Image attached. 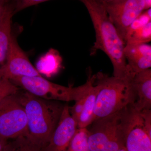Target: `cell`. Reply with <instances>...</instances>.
I'll use <instances>...</instances> for the list:
<instances>
[{
    "label": "cell",
    "mask_w": 151,
    "mask_h": 151,
    "mask_svg": "<svg viewBox=\"0 0 151 151\" xmlns=\"http://www.w3.org/2000/svg\"><path fill=\"white\" fill-rule=\"evenodd\" d=\"M146 4V10L151 8V0H145Z\"/></svg>",
    "instance_id": "25"
},
{
    "label": "cell",
    "mask_w": 151,
    "mask_h": 151,
    "mask_svg": "<svg viewBox=\"0 0 151 151\" xmlns=\"http://www.w3.org/2000/svg\"><path fill=\"white\" fill-rule=\"evenodd\" d=\"M2 74V77L10 80L19 76H42L30 62L27 55L19 46L13 34Z\"/></svg>",
    "instance_id": "9"
},
{
    "label": "cell",
    "mask_w": 151,
    "mask_h": 151,
    "mask_svg": "<svg viewBox=\"0 0 151 151\" xmlns=\"http://www.w3.org/2000/svg\"><path fill=\"white\" fill-rule=\"evenodd\" d=\"M86 94L81 99L76 101L75 105H73L70 110V114L72 118L74 119L76 122H77V123L84 109Z\"/></svg>",
    "instance_id": "21"
},
{
    "label": "cell",
    "mask_w": 151,
    "mask_h": 151,
    "mask_svg": "<svg viewBox=\"0 0 151 151\" xmlns=\"http://www.w3.org/2000/svg\"><path fill=\"white\" fill-rule=\"evenodd\" d=\"M98 89L99 87L94 81L93 75V81L86 94L84 109L77 122L78 129L87 128L94 122V111Z\"/></svg>",
    "instance_id": "14"
},
{
    "label": "cell",
    "mask_w": 151,
    "mask_h": 151,
    "mask_svg": "<svg viewBox=\"0 0 151 151\" xmlns=\"http://www.w3.org/2000/svg\"><path fill=\"white\" fill-rule=\"evenodd\" d=\"M93 80L89 74L86 83L78 87H67L48 81L42 76H19L11 81L29 93L45 100L69 102L81 99L86 95Z\"/></svg>",
    "instance_id": "5"
},
{
    "label": "cell",
    "mask_w": 151,
    "mask_h": 151,
    "mask_svg": "<svg viewBox=\"0 0 151 151\" xmlns=\"http://www.w3.org/2000/svg\"><path fill=\"white\" fill-rule=\"evenodd\" d=\"M151 40V22L137 28L129 33L125 39V44L149 43Z\"/></svg>",
    "instance_id": "16"
},
{
    "label": "cell",
    "mask_w": 151,
    "mask_h": 151,
    "mask_svg": "<svg viewBox=\"0 0 151 151\" xmlns=\"http://www.w3.org/2000/svg\"><path fill=\"white\" fill-rule=\"evenodd\" d=\"M124 54L130 72L135 74L151 67V46L147 44H125Z\"/></svg>",
    "instance_id": "11"
},
{
    "label": "cell",
    "mask_w": 151,
    "mask_h": 151,
    "mask_svg": "<svg viewBox=\"0 0 151 151\" xmlns=\"http://www.w3.org/2000/svg\"><path fill=\"white\" fill-rule=\"evenodd\" d=\"M62 62V58L58 52L51 49L39 60L36 69L41 75L51 77L58 73L61 68Z\"/></svg>",
    "instance_id": "15"
},
{
    "label": "cell",
    "mask_w": 151,
    "mask_h": 151,
    "mask_svg": "<svg viewBox=\"0 0 151 151\" xmlns=\"http://www.w3.org/2000/svg\"><path fill=\"white\" fill-rule=\"evenodd\" d=\"M5 139V138H3V137H2L0 135V139Z\"/></svg>",
    "instance_id": "28"
},
{
    "label": "cell",
    "mask_w": 151,
    "mask_h": 151,
    "mask_svg": "<svg viewBox=\"0 0 151 151\" xmlns=\"http://www.w3.org/2000/svg\"><path fill=\"white\" fill-rule=\"evenodd\" d=\"M17 96L27 118L26 137L36 145L45 148L58 124L64 106L57 101L42 99L27 92Z\"/></svg>",
    "instance_id": "2"
},
{
    "label": "cell",
    "mask_w": 151,
    "mask_h": 151,
    "mask_svg": "<svg viewBox=\"0 0 151 151\" xmlns=\"http://www.w3.org/2000/svg\"><path fill=\"white\" fill-rule=\"evenodd\" d=\"M19 90L17 86L7 78L0 79V102L5 97L17 94Z\"/></svg>",
    "instance_id": "19"
},
{
    "label": "cell",
    "mask_w": 151,
    "mask_h": 151,
    "mask_svg": "<svg viewBox=\"0 0 151 151\" xmlns=\"http://www.w3.org/2000/svg\"><path fill=\"white\" fill-rule=\"evenodd\" d=\"M101 3H105L107 2L110 1H113V0H99Z\"/></svg>",
    "instance_id": "26"
},
{
    "label": "cell",
    "mask_w": 151,
    "mask_h": 151,
    "mask_svg": "<svg viewBox=\"0 0 151 151\" xmlns=\"http://www.w3.org/2000/svg\"><path fill=\"white\" fill-rule=\"evenodd\" d=\"M94 81L99 87L94 120L116 113L128 105L134 104L136 94L131 78L109 76L99 72L94 74Z\"/></svg>",
    "instance_id": "3"
},
{
    "label": "cell",
    "mask_w": 151,
    "mask_h": 151,
    "mask_svg": "<svg viewBox=\"0 0 151 151\" xmlns=\"http://www.w3.org/2000/svg\"><path fill=\"white\" fill-rule=\"evenodd\" d=\"M28 134L27 118L16 94L0 102V135L8 140Z\"/></svg>",
    "instance_id": "6"
},
{
    "label": "cell",
    "mask_w": 151,
    "mask_h": 151,
    "mask_svg": "<svg viewBox=\"0 0 151 151\" xmlns=\"http://www.w3.org/2000/svg\"><path fill=\"white\" fill-rule=\"evenodd\" d=\"M77 128L68 105H64L58 124L53 132L45 151H67Z\"/></svg>",
    "instance_id": "10"
},
{
    "label": "cell",
    "mask_w": 151,
    "mask_h": 151,
    "mask_svg": "<svg viewBox=\"0 0 151 151\" xmlns=\"http://www.w3.org/2000/svg\"><path fill=\"white\" fill-rule=\"evenodd\" d=\"M13 4L10 3L0 19V79L5 64L12 33V17L14 13Z\"/></svg>",
    "instance_id": "13"
},
{
    "label": "cell",
    "mask_w": 151,
    "mask_h": 151,
    "mask_svg": "<svg viewBox=\"0 0 151 151\" xmlns=\"http://www.w3.org/2000/svg\"><path fill=\"white\" fill-rule=\"evenodd\" d=\"M131 105L110 116L96 119L87 130L91 151H118L125 147L126 129Z\"/></svg>",
    "instance_id": "4"
},
{
    "label": "cell",
    "mask_w": 151,
    "mask_h": 151,
    "mask_svg": "<svg viewBox=\"0 0 151 151\" xmlns=\"http://www.w3.org/2000/svg\"><path fill=\"white\" fill-rule=\"evenodd\" d=\"M6 1H7L9 2H11V1H12V0H6Z\"/></svg>",
    "instance_id": "29"
},
{
    "label": "cell",
    "mask_w": 151,
    "mask_h": 151,
    "mask_svg": "<svg viewBox=\"0 0 151 151\" xmlns=\"http://www.w3.org/2000/svg\"><path fill=\"white\" fill-rule=\"evenodd\" d=\"M10 3L11 2L7 1L6 0H0V19Z\"/></svg>",
    "instance_id": "23"
},
{
    "label": "cell",
    "mask_w": 151,
    "mask_h": 151,
    "mask_svg": "<svg viewBox=\"0 0 151 151\" xmlns=\"http://www.w3.org/2000/svg\"><path fill=\"white\" fill-rule=\"evenodd\" d=\"M144 119L145 128L149 135L151 136V110H143L140 111Z\"/></svg>",
    "instance_id": "22"
},
{
    "label": "cell",
    "mask_w": 151,
    "mask_h": 151,
    "mask_svg": "<svg viewBox=\"0 0 151 151\" xmlns=\"http://www.w3.org/2000/svg\"><path fill=\"white\" fill-rule=\"evenodd\" d=\"M102 3L109 18L125 42L131 25L146 10L145 0H113Z\"/></svg>",
    "instance_id": "7"
},
{
    "label": "cell",
    "mask_w": 151,
    "mask_h": 151,
    "mask_svg": "<svg viewBox=\"0 0 151 151\" xmlns=\"http://www.w3.org/2000/svg\"><path fill=\"white\" fill-rule=\"evenodd\" d=\"M4 151H45V148L36 145L25 136L8 142Z\"/></svg>",
    "instance_id": "17"
},
{
    "label": "cell",
    "mask_w": 151,
    "mask_h": 151,
    "mask_svg": "<svg viewBox=\"0 0 151 151\" xmlns=\"http://www.w3.org/2000/svg\"><path fill=\"white\" fill-rule=\"evenodd\" d=\"M118 151H127V150H126V148L125 147L123 148L120 149V150H118Z\"/></svg>",
    "instance_id": "27"
},
{
    "label": "cell",
    "mask_w": 151,
    "mask_h": 151,
    "mask_svg": "<svg viewBox=\"0 0 151 151\" xmlns=\"http://www.w3.org/2000/svg\"><path fill=\"white\" fill-rule=\"evenodd\" d=\"M131 82L136 94V101L133 104L138 111L151 108V70L146 69L132 76Z\"/></svg>",
    "instance_id": "12"
},
{
    "label": "cell",
    "mask_w": 151,
    "mask_h": 151,
    "mask_svg": "<svg viewBox=\"0 0 151 151\" xmlns=\"http://www.w3.org/2000/svg\"><path fill=\"white\" fill-rule=\"evenodd\" d=\"M67 151H91L87 142V128L77 129Z\"/></svg>",
    "instance_id": "18"
},
{
    "label": "cell",
    "mask_w": 151,
    "mask_h": 151,
    "mask_svg": "<svg viewBox=\"0 0 151 151\" xmlns=\"http://www.w3.org/2000/svg\"><path fill=\"white\" fill-rule=\"evenodd\" d=\"M125 148L127 151H151V136L145 128L141 111L133 105L126 127Z\"/></svg>",
    "instance_id": "8"
},
{
    "label": "cell",
    "mask_w": 151,
    "mask_h": 151,
    "mask_svg": "<svg viewBox=\"0 0 151 151\" xmlns=\"http://www.w3.org/2000/svg\"><path fill=\"white\" fill-rule=\"evenodd\" d=\"M8 140L6 139H0V151H4L7 144Z\"/></svg>",
    "instance_id": "24"
},
{
    "label": "cell",
    "mask_w": 151,
    "mask_h": 151,
    "mask_svg": "<svg viewBox=\"0 0 151 151\" xmlns=\"http://www.w3.org/2000/svg\"><path fill=\"white\" fill-rule=\"evenodd\" d=\"M15 12L49 0H13Z\"/></svg>",
    "instance_id": "20"
},
{
    "label": "cell",
    "mask_w": 151,
    "mask_h": 151,
    "mask_svg": "<svg viewBox=\"0 0 151 151\" xmlns=\"http://www.w3.org/2000/svg\"><path fill=\"white\" fill-rule=\"evenodd\" d=\"M86 7L93 23L96 40L91 50L93 55L98 50L108 55L113 68V76L129 78L133 74L128 68L124 54L125 44L109 18L104 5L99 0H80Z\"/></svg>",
    "instance_id": "1"
}]
</instances>
